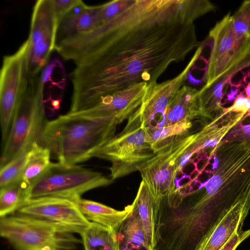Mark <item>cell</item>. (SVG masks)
Returning <instances> with one entry per match:
<instances>
[{
  "mask_svg": "<svg viewBox=\"0 0 250 250\" xmlns=\"http://www.w3.org/2000/svg\"><path fill=\"white\" fill-rule=\"evenodd\" d=\"M206 13L201 0H134L92 31L58 43L56 51L76 64L69 112L134 84L156 83L171 63L200 45L194 21Z\"/></svg>",
  "mask_w": 250,
  "mask_h": 250,
  "instance_id": "obj_1",
  "label": "cell"
},
{
  "mask_svg": "<svg viewBox=\"0 0 250 250\" xmlns=\"http://www.w3.org/2000/svg\"><path fill=\"white\" fill-rule=\"evenodd\" d=\"M117 126L108 119L67 113L47 122L42 144L58 162L76 165L94 157L97 151L115 136Z\"/></svg>",
  "mask_w": 250,
  "mask_h": 250,
  "instance_id": "obj_2",
  "label": "cell"
},
{
  "mask_svg": "<svg viewBox=\"0 0 250 250\" xmlns=\"http://www.w3.org/2000/svg\"><path fill=\"white\" fill-rule=\"evenodd\" d=\"M39 74L29 79L28 87L19 104L10 131L3 144L0 168L22 151L29 149L34 143L42 144L48 121L44 105V83Z\"/></svg>",
  "mask_w": 250,
  "mask_h": 250,
  "instance_id": "obj_3",
  "label": "cell"
},
{
  "mask_svg": "<svg viewBox=\"0 0 250 250\" xmlns=\"http://www.w3.org/2000/svg\"><path fill=\"white\" fill-rule=\"evenodd\" d=\"M112 182L111 178L102 173L78 165L51 163L29 186L26 203L44 198L64 199L75 202L85 192Z\"/></svg>",
  "mask_w": 250,
  "mask_h": 250,
  "instance_id": "obj_4",
  "label": "cell"
},
{
  "mask_svg": "<svg viewBox=\"0 0 250 250\" xmlns=\"http://www.w3.org/2000/svg\"><path fill=\"white\" fill-rule=\"evenodd\" d=\"M0 234L17 250H78L82 242L74 233L20 213L0 218Z\"/></svg>",
  "mask_w": 250,
  "mask_h": 250,
  "instance_id": "obj_5",
  "label": "cell"
},
{
  "mask_svg": "<svg viewBox=\"0 0 250 250\" xmlns=\"http://www.w3.org/2000/svg\"><path fill=\"white\" fill-rule=\"evenodd\" d=\"M154 154L147 127L141 125L139 117L132 116L123 131L102 146L94 157L111 162L108 169L113 181L138 170Z\"/></svg>",
  "mask_w": 250,
  "mask_h": 250,
  "instance_id": "obj_6",
  "label": "cell"
},
{
  "mask_svg": "<svg viewBox=\"0 0 250 250\" xmlns=\"http://www.w3.org/2000/svg\"><path fill=\"white\" fill-rule=\"evenodd\" d=\"M213 44L206 76L208 86L250 56V38L234 30L232 16L226 15L211 29Z\"/></svg>",
  "mask_w": 250,
  "mask_h": 250,
  "instance_id": "obj_7",
  "label": "cell"
},
{
  "mask_svg": "<svg viewBox=\"0 0 250 250\" xmlns=\"http://www.w3.org/2000/svg\"><path fill=\"white\" fill-rule=\"evenodd\" d=\"M27 41L3 60L0 77V118L3 144L21 98L28 86Z\"/></svg>",
  "mask_w": 250,
  "mask_h": 250,
  "instance_id": "obj_8",
  "label": "cell"
},
{
  "mask_svg": "<svg viewBox=\"0 0 250 250\" xmlns=\"http://www.w3.org/2000/svg\"><path fill=\"white\" fill-rule=\"evenodd\" d=\"M58 21L53 0H39L32 15L29 36L26 40L29 78L39 74L55 48Z\"/></svg>",
  "mask_w": 250,
  "mask_h": 250,
  "instance_id": "obj_9",
  "label": "cell"
},
{
  "mask_svg": "<svg viewBox=\"0 0 250 250\" xmlns=\"http://www.w3.org/2000/svg\"><path fill=\"white\" fill-rule=\"evenodd\" d=\"M171 143L159 150L140 167L142 180L147 186L155 204L160 208L163 201L172 198L176 190L175 179L179 169Z\"/></svg>",
  "mask_w": 250,
  "mask_h": 250,
  "instance_id": "obj_10",
  "label": "cell"
},
{
  "mask_svg": "<svg viewBox=\"0 0 250 250\" xmlns=\"http://www.w3.org/2000/svg\"><path fill=\"white\" fill-rule=\"evenodd\" d=\"M18 211L45 221L74 234H81L91 223L75 202L64 199L30 201Z\"/></svg>",
  "mask_w": 250,
  "mask_h": 250,
  "instance_id": "obj_11",
  "label": "cell"
},
{
  "mask_svg": "<svg viewBox=\"0 0 250 250\" xmlns=\"http://www.w3.org/2000/svg\"><path fill=\"white\" fill-rule=\"evenodd\" d=\"M146 83L131 85L105 97L92 107L74 114L79 116L109 120L117 125L138 109L148 89Z\"/></svg>",
  "mask_w": 250,
  "mask_h": 250,
  "instance_id": "obj_12",
  "label": "cell"
},
{
  "mask_svg": "<svg viewBox=\"0 0 250 250\" xmlns=\"http://www.w3.org/2000/svg\"><path fill=\"white\" fill-rule=\"evenodd\" d=\"M201 51L202 48L199 46L186 67L174 78L148 85L142 104L136 111L141 125L147 127L156 115L166 116Z\"/></svg>",
  "mask_w": 250,
  "mask_h": 250,
  "instance_id": "obj_13",
  "label": "cell"
},
{
  "mask_svg": "<svg viewBox=\"0 0 250 250\" xmlns=\"http://www.w3.org/2000/svg\"><path fill=\"white\" fill-rule=\"evenodd\" d=\"M250 210V198L238 201L224 209L191 250H220L242 230Z\"/></svg>",
  "mask_w": 250,
  "mask_h": 250,
  "instance_id": "obj_14",
  "label": "cell"
},
{
  "mask_svg": "<svg viewBox=\"0 0 250 250\" xmlns=\"http://www.w3.org/2000/svg\"><path fill=\"white\" fill-rule=\"evenodd\" d=\"M101 11V5L88 6L81 1L59 21L56 44L95 29L102 23Z\"/></svg>",
  "mask_w": 250,
  "mask_h": 250,
  "instance_id": "obj_15",
  "label": "cell"
},
{
  "mask_svg": "<svg viewBox=\"0 0 250 250\" xmlns=\"http://www.w3.org/2000/svg\"><path fill=\"white\" fill-rule=\"evenodd\" d=\"M132 204L141 221L149 249H155L161 239V209L143 180Z\"/></svg>",
  "mask_w": 250,
  "mask_h": 250,
  "instance_id": "obj_16",
  "label": "cell"
},
{
  "mask_svg": "<svg viewBox=\"0 0 250 250\" xmlns=\"http://www.w3.org/2000/svg\"><path fill=\"white\" fill-rule=\"evenodd\" d=\"M78 208L90 222L95 223L117 232L131 210V205L123 210H118L103 204L80 198L75 202Z\"/></svg>",
  "mask_w": 250,
  "mask_h": 250,
  "instance_id": "obj_17",
  "label": "cell"
},
{
  "mask_svg": "<svg viewBox=\"0 0 250 250\" xmlns=\"http://www.w3.org/2000/svg\"><path fill=\"white\" fill-rule=\"evenodd\" d=\"M198 93L199 90L183 85L178 91L167 112L163 126L172 125L184 120L191 121L201 116Z\"/></svg>",
  "mask_w": 250,
  "mask_h": 250,
  "instance_id": "obj_18",
  "label": "cell"
},
{
  "mask_svg": "<svg viewBox=\"0 0 250 250\" xmlns=\"http://www.w3.org/2000/svg\"><path fill=\"white\" fill-rule=\"evenodd\" d=\"M85 250H120L117 232L91 222L80 234Z\"/></svg>",
  "mask_w": 250,
  "mask_h": 250,
  "instance_id": "obj_19",
  "label": "cell"
},
{
  "mask_svg": "<svg viewBox=\"0 0 250 250\" xmlns=\"http://www.w3.org/2000/svg\"><path fill=\"white\" fill-rule=\"evenodd\" d=\"M29 186L21 176L18 179L0 188V217H3L18 211L27 202Z\"/></svg>",
  "mask_w": 250,
  "mask_h": 250,
  "instance_id": "obj_20",
  "label": "cell"
},
{
  "mask_svg": "<svg viewBox=\"0 0 250 250\" xmlns=\"http://www.w3.org/2000/svg\"><path fill=\"white\" fill-rule=\"evenodd\" d=\"M50 150L39 143H34L29 150L21 178L29 186L40 176L50 163Z\"/></svg>",
  "mask_w": 250,
  "mask_h": 250,
  "instance_id": "obj_21",
  "label": "cell"
},
{
  "mask_svg": "<svg viewBox=\"0 0 250 250\" xmlns=\"http://www.w3.org/2000/svg\"><path fill=\"white\" fill-rule=\"evenodd\" d=\"M192 125L191 121L184 120L168 126L146 127L154 153L177 139L186 135Z\"/></svg>",
  "mask_w": 250,
  "mask_h": 250,
  "instance_id": "obj_22",
  "label": "cell"
},
{
  "mask_svg": "<svg viewBox=\"0 0 250 250\" xmlns=\"http://www.w3.org/2000/svg\"><path fill=\"white\" fill-rule=\"evenodd\" d=\"M131 206L130 214L117 232V238L120 242L150 250L137 211L132 204Z\"/></svg>",
  "mask_w": 250,
  "mask_h": 250,
  "instance_id": "obj_23",
  "label": "cell"
},
{
  "mask_svg": "<svg viewBox=\"0 0 250 250\" xmlns=\"http://www.w3.org/2000/svg\"><path fill=\"white\" fill-rule=\"evenodd\" d=\"M29 150L22 151L15 159L0 168V188L7 186L21 176Z\"/></svg>",
  "mask_w": 250,
  "mask_h": 250,
  "instance_id": "obj_24",
  "label": "cell"
},
{
  "mask_svg": "<svg viewBox=\"0 0 250 250\" xmlns=\"http://www.w3.org/2000/svg\"><path fill=\"white\" fill-rule=\"evenodd\" d=\"M232 19L236 32L250 38V0L244 1Z\"/></svg>",
  "mask_w": 250,
  "mask_h": 250,
  "instance_id": "obj_25",
  "label": "cell"
},
{
  "mask_svg": "<svg viewBox=\"0 0 250 250\" xmlns=\"http://www.w3.org/2000/svg\"><path fill=\"white\" fill-rule=\"evenodd\" d=\"M134 0H114L101 5L102 23L112 19L129 6Z\"/></svg>",
  "mask_w": 250,
  "mask_h": 250,
  "instance_id": "obj_26",
  "label": "cell"
},
{
  "mask_svg": "<svg viewBox=\"0 0 250 250\" xmlns=\"http://www.w3.org/2000/svg\"><path fill=\"white\" fill-rule=\"evenodd\" d=\"M250 107V99L242 92L237 95L232 105L228 108H224L221 114L223 116L231 113L246 115Z\"/></svg>",
  "mask_w": 250,
  "mask_h": 250,
  "instance_id": "obj_27",
  "label": "cell"
},
{
  "mask_svg": "<svg viewBox=\"0 0 250 250\" xmlns=\"http://www.w3.org/2000/svg\"><path fill=\"white\" fill-rule=\"evenodd\" d=\"M55 14L58 21L74 7L79 4L80 0H53Z\"/></svg>",
  "mask_w": 250,
  "mask_h": 250,
  "instance_id": "obj_28",
  "label": "cell"
},
{
  "mask_svg": "<svg viewBox=\"0 0 250 250\" xmlns=\"http://www.w3.org/2000/svg\"><path fill=\"white\" fill-rule=\"evenodd\" d=\"M250 236V229L241 230L234 235L220 249V250H236L239 245Z\"/></svg>",
  "mask_w": 250,
  "mask_h": 250,
  "instance_id": "obj_29",
  "label": "cell"
},
{
  "mask_svg": "<svg viewBox=\"0 0 250 250\" xmlns=\"http://www.w3.org/2000/svg\"><path fill=\"white\" fill-rule=\"evenodd\" d=\"M244 92L246 97L250 99V82H249L245 87Z\"/></svg>",
  "mask_w": 250,
  "mask_h": 250,
  "instance_id": "obj_30",
  "label": "cell"
},
{
  "mask_svg": "<svg viewBox=\"0 0 250 250\" xmlns=\"http://www.w3.org/2000/svg\"><path fill=\"white\" fill-rule=\"evenodd\" d=\"M156 250V249H154V250Z\"/></svg>",
  "mask_w": 250,
  "mask_h": 250,
  "instance_id": "obj_31",
  "label": "cell"
}]
</instances>
